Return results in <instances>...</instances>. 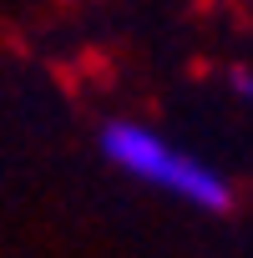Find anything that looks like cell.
I'll use <instances>...</instances> for the list:
<instances>
[{
  "instance_id": "obj_1",
  "label": "cell",
  "mask_w": 253,
  "mask_h": 258,
  "mask_svg": "<svg viewBox=\"0 0 253 258\" xmlns=\"http://www.w3.org/2000/svg\"><path fill=\"white\" fill-rule=\"evenodd\" d=\"M101 147H106V157L121 172H132L137 182H152L162 192H177V198H187V203H198L208 213H223L233 203L228 177H218L208 162L177 152L167 137H157L152 126H142V121H111L101 132Z\"/></svg>"
},
{
  "instance_id": "obj_2",
  "label": "cell",
  "mask_w": 253,
  "mask_h": 258,
  "mask_svg": "<svg viewBox=\"0 0 253 258\" xmlns=\"http://www.w3.org/2000/svg\"><path fill=\"white\" fill-rule=\"evenodd\" d=\"M228 81H233V91H238L243 101H253V66H238V71H233Z\"/></svg>"
}]
</instances>
